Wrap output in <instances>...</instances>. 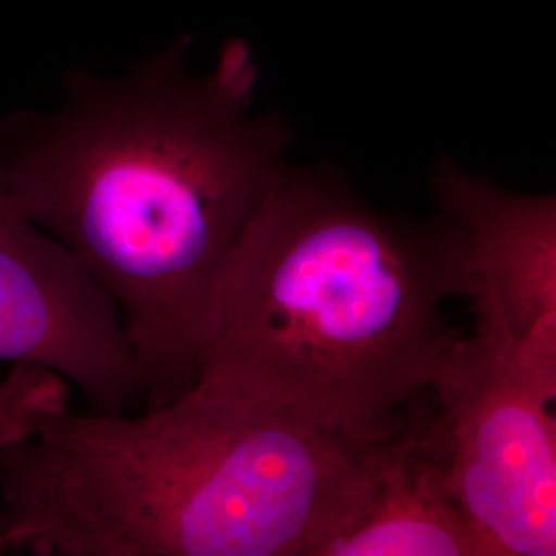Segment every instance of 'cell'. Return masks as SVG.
Segmentation results:
<instances>
[{
  "label": "cell",
  "mask_w": 556,
  "mask_h": 556,
  "mask_svg": "<svg viewBox=\"0 0 556 556\" xmlns=\"http://www.w3.org/2000/svg\"><path fill=\"white\" fill-rule=\"evenodd\" d=\"M429 392L450 445V482L489 556L556 555V351L517 340L497 309L470 299Z\"/></svg>",
  "instance_id": "4"
},
{
  "label": "cell",
  "mask_w": 556,
  "mask_h": 556,
  "mask_svg": "<svg viewBox=\"0 0 556 556\" xmlns=\"http://www.w3.org/2000/svg\"><path fill=\"white\" fill-rule=\"evenodd\" d=\"M443 217L464 231L477 293L517 340L556 342L555 194H519L439 157L429 176Z\"/></svg>",
  "instance_id": "7"
},
{
  "label": "cell",
  "mask_w": 556,
  "mask_h": 556,
  "mask_svg": "<svg viewBox=\"0 0 556 556\" xmlns=\"http://www.w3.org/2000/svg\"><path fill=\"white\" fill-rule=\"evenodd\" d=\"M181 34L122 77L73 68L59 108L0 118V169L21 213L118 307L147 404L188 390L229 262L295 139L213 73Z\"/></svg>",
  "instance_id": "1"
},
{
  "label": "cell",
  "mask_w": 556,
  "mask_h": 556,
  "mask_svg": "<svg viewBox=\"0 0 556 556\" xmlns=\"http://www.w3.org/2000/svg\"><path fill=\"white\" fill-rule=\"evenodd\" d=\"M71 383L56 371L13 363L0 381V454L34 438L41 422L68 408Z\"/></svg>",
  "instance_id": "8"
},
{
  "label": "cell",
  "mask_w": 556,
  "mask_h": 556,
  "mask_svg": "<svg viewBox=\"0 0 556 556\" xmlns=\"http://www.w3.org/2000/svg\"><path fill=\"white\" fill-rule=\"evenodd\" d=\"M312 556H489L450 482V445L429 390L358 462Z\"/></svg>",
  "instance_id": "6"
},
{
  "label": "cell",
  "mask_w": 556,
  "mask_h": 556,
  "mask_svg": "<svg viewBox=\"0 0 556 556\" xmlns=\"http://www.w3.org/2000/svg\"><path fill=\"white\" fill-rule=\"evenodd\" d=\"M378 438L202 381L140 417L64 408L0 454V544L38 556H312Z\"/></svg>",
  "instance_id": "3"
},
{
  "label": "cell",
  "mask_w": 556,
  "mask_h": 556,
  "mask_svg": "<svg viewBox=\"0 0 556 556\" xmlns=\"http://www.w3.org/2000/svg\"><path fill=\"white\" fill-rule=\"evenodd\" d=\"M478 278L454 220L381 211L334 167L287 165L220 280L197 381L378 438L462 337Z\"/></svg>",
  "instance_id": "2"
},
{
  "label": "cell",
  "mask_w": 556,
  "mask_h": 556,
  "mask_svg": "<svg viewBox=\"0 0 556 556\" xmlns=\"http://www.w3.org/2000/svg\"><path fill=\"white\" fill-rule=\"evenodd\" d=\"M0 361L56 371L96 413L119 415L147 397L118 307L79 260L21 213L2 169Z\"/></svg>",
  "instance_id": "5"
},
{
  "label": "cell",
  "mask_w": 556,
  "mask_h": 556,
  "mask_svg": "<svg viewBox=\"0 0 556 556\" xmlns=\"http://www.w3.org/2000/svg\"><path fill=\"white\" fill-rule=\"evenodd\" d=\"M4 553H7V551H4V548H2V544H0V555H4Z\"/></svg>",
  "instance_id": "9"
}]
</instances>
